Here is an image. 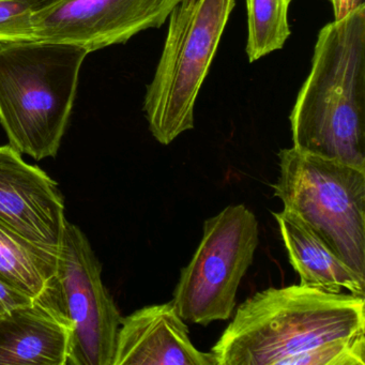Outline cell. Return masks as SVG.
<instances>
[{
  "mask_svg": "<svg viewBox=\"0 0 365 365\" xmlns=\"http://www.w3.org/2000/svg\"><path fill=\"white\" fill-rule=\"evenodd\" d=\"M58 251L35 245L0 224V277L31 296H41L54 279Z\"/></svg>",
  "mask_w": 365,
  "mask_h": 365,
  "instance_id": "4fadbf2b",
  "label": "cell"
},
{
  "mask_svg": "<svg viewBox=\"0 0 365 365\" xmlns=\"http://www.w3.org/2000/svg\"><path fill=\"white\" fill-rule=\"evenodd\" d=\"M289 257L300 277V285L339 294L344 289L365 296V279L347 266L303 221L284 209L273 213Z\"/></svg>",
  "mask_w": 365,
  "mask_h": 365,
  "instance_id": "7c38bea8",
  "label": "cell"
},
{
  "mask_svg": "<svg viewBox=\"0 0 365 365\" xmlns=\"http://www.w3.org/2000/svg\"><path fill=\"white\" fill-rule=\"evenodd\" d=\"M34 14L23 0H0V46L35 41Z\"/></svg>",
  "mask_w": 365,
  "mask_h": 365,
  "instance_id": "9a60e30c",
  "label": "cell"
},
{
  "mask_svg": "<svg viewBox=\"0 0 365 365\" xmlns=\"http://www.w3.org/2000/svg\"><path fill=\"white\" fill-rule=\"evenodd\" d=\"M292 147L365 170V4L320 29L289 116Z\"/></svg>",
  "mask_w": 365,
  "mask_h": 365,
  "instance_id": "7a4b0ae2",
  "label": "cell"
},
{
  "mask_svg": "<svg viewBox=\"0 0 365 365\" xmlns=\"http://www.w3.org/2000/svg\"><path fill=\"white\" fill-rule=\"evenodd\" d=\"M257 245L258 222L245 205L226 207L206 220L202 241L173 294L181 318L202 326L228 319Z\"/></svg>",
  "mask_w": 365,
  "mask_h": 365,
  "instance_id": "8992f818",
  "label": "cell"
},
{
  "mask_svg": "<svg viewBox=\"0 0 365 365\" xmlns=\"http://www.w3.org/2000/svg\"><path fill=\"white\" fill-rule=\"evenodd\" d=\"M279 160L275 197L365 279V170L294 147Z\"/></svg>",
  "mask_w": 365,
  "mask_h": 365,
  "instance_id": "5b68a950",
  "label": "cell"
},
{
  "mask_svg": "<svg viewBox=\"0 0 365 365\" xmlns=\"http://www.w3.org/2000/svg\"><path fill=\"white\" fill-rule=\"evenodd\" d=\"M66 222L65 200L56 181L10 145L0 146V224L58 251Z\"/></svg>",
  "mask_w": 365,
  "mask_h": 365,
  "instance_id": "9c48e42d",
  "label": "cell"
},
{
  "mask_svg": "<svg viewBox=\"0 0 365 365\" xmlns=\"http://www.w3.org/2000/svg\"><path fill=\"white\" fill-rule=\"evenodd\" d=\"M181 0H61L34 14L35 39L65 42L89 53L160 29Z\"/></svg>",
  "mask_w": 365,
  "mask_h": 365,
  "instance_id": "ba28073f",
  "label": "cell"
},
{
  "mask_svg": "<svg viewBox=\"0 0 365 365\" xmlns=\"http://www.w3.org/2000/svg\"><path fill=\"white\" fill-rule=\"evenodd\" d=\"M329 1L332 4L334 20L344 18L354 11L361 4L364 3L363 0H329Z\"/></svg>",
  "mask_w": 365,
  "mask_h": 365,
  "instance_id": "e0dca14e",
  "label": "cell"
},
{
  "mask_svg": "<svg viewBox=\"0 0 365 365\" xmlns=\"http://www.w3.org/2000/svg\"><path fill=\"white\" fill-rule=\"evenodd\" d=\"M236 0H181L168 29L144 112L149 130L170 145L194 128L196 100L217 54Z\"/></svg>",
  "mask_w": 365,
  "mask_h": 365,
  "instance_id": "277c9868",
  "label": "cell"
},
{
  "mask_svg": "<svg viewBox=\"0 0 365 365\" xmlns=\"http://www.w3.org/2000/svg\"><path fill=\"white\" fill-rule=\"evenodd\" d=\"M35 299V297L0 277V318L18 307L31 304Z\"/></svg>",
  "mask_w": 365,
  "mask_h": 365,
  "instance_id": "2e32d148",
  "label": "cell"
},
{
  "mask_svg": "<svg viewBox=\"0 0 365 365\" xmlns=\"http://www.w3.org/2000/svg\"><path fill=\"white\" fill-rule=\"evenodd\" d=\"M23 1L31 6V9L36 14V12L41 11V10L46 9V8L59 3L61 0H23Z\"/></svg>",
  "mask_w": 365,
  "mask_h": 365,
  "instance_id": "ac0fdd59",
  "label": "cell"
},
{
  "mask_svg": "<svg viewBox=\"0 0 365 365\" xmlns=\"http://www.w3.org/2000/svg\"><path fill=\"white\" fill-rule=\"evenodd\" d=\"M88 54L76 44L43 40L0 46V125L21 155L56 157Z\"/></svg>",
  "mask_w": 365,
  "mask_h": 365,
  "instance_id": "3957f363",
  "label": "cell"
},
{
  "mask_svg": "<svg viewBox=\"0 0 365 365\" xmlns=\"http://www.w3.org/2000/svg\"><path fill=\"white\" fill-rule=\"evenodd\" d=\"M217 365H365V299L309 286L268 288L237 309Z\"/></svg>",
  "mask_w": 365,
  "mask_h": 365,
  "instance_id": "6da1fadb",
  "label": "cell"
},
{
  "mask_svg": "<svg viewBox=\"0 0 365 365\" xmlns=\"http://www.w3.org/2000/svg\"><path fill=\"white\" fill-rule=\"evenodd\" d=\"M52 289L71 324L68 365H113L123 316L102 281L88 238L66 222Z\"/></svg>",
  "mask_w": 365,
  "mask_h": 365,
  "instance_id": "52a82bcc",
  "label": "cell"
},
{
  "mask_svg": "<svg viewBox=\"0 0 365 365\" xmlns=\"http://www.w3.org/2000/svg\"><path fill=\"white\" fill-rule=\"evenodd\" d=\"M71 332L51 284L31 304L0 318V365H68Z\"/></svg>",
  "mask_w": 365,
  "mask_h": 365,
  "instance_id": "8fae6325",
  "label": "cell"
},
{
  "mask_svg": "<svg viewBox=\"0 0 365 365\" xmlns=\"http://www.w3.org/2000/svg\"><path fill=\"white\" fill-rule=\"evenodd\" d=\"M113 365H217L212 352L192 344L173 301L123 317Z\"/></svg>",
  "mask_w": 365,
  "mask_h": 365,
  "instance_id": "30bf717a",
  "label": "cell"
},
{
  "mask_svg": "<svg viewBox=\"0 0 365 365\" xmlns=\"http://www.w3.org/2000/svg\"><path fill=\"white\" fill-rule=\"evenodd\" d=\"M292 0H245L247 54L250 63L282 50L289 38L288 12Z\"/></svg>",
  "mask_w": 365,
  "mask_h": 365,
  "instance_id": "5bb4252c",
  "label": "cell"
}]
</instances>
